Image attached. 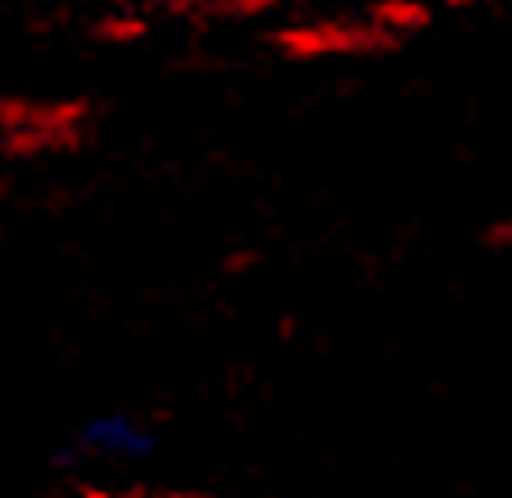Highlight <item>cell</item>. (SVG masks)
Returning a JSON list of instances; mask_svg holds the SVG:
<instances>
[{
	"label": "cell",
	"mask_w": 512,
	"mask_h": 498,
	"mask_svg": "<svg viewBox=\"0 0 512 498\" xmlns=\"http://www.w3.org/2000/svg\"><path fill=\"white\" fill-rule=\"evenodd\" d=\"M84 443H93V448H111V452L148 448V439L139 434L134 420H93V425L84 429Z\"/></svg>",
	"instance_id": "cell-1"
}]
</instances>
